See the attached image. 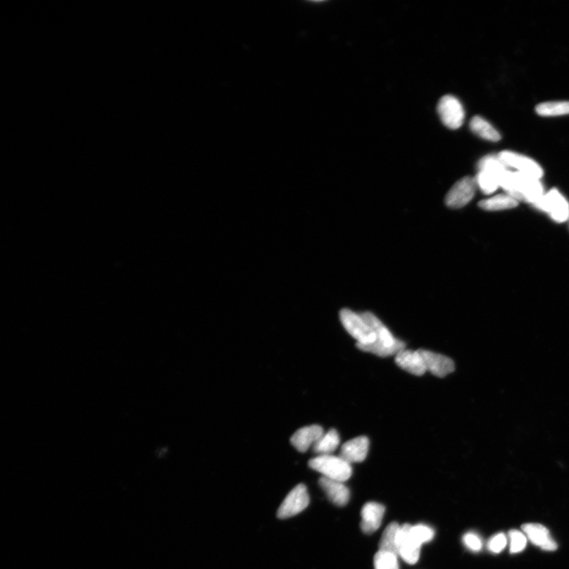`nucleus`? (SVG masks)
<instances>
[{"instance_id": "obj_10", "label": "nucleus", "mask_w": 569, "mask_h": 569, "mask_svg": "<svg viewBox=\"0 0 569 569\" xmlns=\"http://www.w3.org/2000/svg\"><path fill=\"white\" fill-rule=\"evenodd\" d=\"M498 157L507 168H513L516 172L526 174L530 177L540 179L542 177V168L538 163L525 155L517 154L513 151H504L498 154Z\"/></svg>"}, {"instance_id": "obj_17", "label": "nucleus", "mask_w": 569, "mask_h": 569, "mask_svg": "<svg viewBox=\"0 0 569 569\" xmlns=\"http://www.w3.org/2000/svg\"><path fill=\"white\" fill-rule=\"evenodd\" d=\"M396 363L404 370L415 376H423L427 370L424 360L419 351L403 350L396 355Z\"/></svg>"}, {"instance_id": "obj_4", "label": "nucleus", "mask_w": 569, "mask_h": 569, "mask_svg": "<svg viewBox=\"0 0 569 569\" xmlns=\"http://www.w3.org/2000/svg\"><path fill=\"white\" fill-rule=\"evenodd\" d=\"M310 468L329 480L344 482L352 475L351 464L340 456H318L308 462Z\"/></svg>"}, {"instance_id": "obj_13", "label": "nucleus", "mask_w": 569, "mask_h": 569, "mask_svg": "<svg viewBox=\"0 0 569 569\" xmlns=\"http://www.w3.org/2000/svg\"><path fill=\"white\" fill-rule=\"evenodd\" d=\"M385 513L383 504L377 502H368L361 509V528L366 534L376 532L382 523Z\"/></svg>"}, {"instance_id": "obj_5", "label": "nucleus", "mask_w": 569, "mask_h": 569, "mask_svg": "<svg viewBox=\"0 0 569 569\" xmlns=\"http://www.w3.org/2000/svg\"><path fill=\"white\" fill-rule=\"evenodd\" d=\"M340 320L346 332L357 340V344H371L377 340L376 334L361 313L344 308L341 310Z\"/></svg>"}, {"instance_id": "obj_27", "label": "nucleus", "mask_w": 569, "mask_h": 569, "mask_svg": "<svg viewBox=\"0 0 569 569\" xmlns=\"http://www.w3.org/2000/svg\"><path fill=\"white\" fill-rule=\"evenodd\" d=\"M507 545V538L506 536L504 535L503 533H499L490 539L488 542V549L489 551L493 552L494 554H499L503 551V549L506 548Z\"/></svg>"}, {"instance_id": "obj_2", "label": "nucleus", "mask_w": 569, "mask_h": 569, "mask_svg": "<svg viewBox=\"0 0 569 569\" xmlns=\"http://www.w3.org/2000/svg\"><path fill=\"white\" fill-rule=\"evenodd\" d=\"M361 315L376 334L377 340L371 344H356L359 350L376 354L381 358L390 357L404 350L406 347L404 342L394 338L389 330L376 315L370 312L362 313Z\"/></svg>"}, {"instance_id": "obj_26", "label": "nucleus", "mask_w": 569, "mask_h": 569, "mask_svg": "<svg viewBox=\"0 0 569 569\" xmlns=\"http://www.w3.org/2000/svg\"><path fill=\"white\" fill-rule=\"evenodd\" d=\"M510 552L518 554L523 551L527 546V536L516 530L509 532Z\"/></svg>"}, {"instance_id": "obj_14", "label": "nucleus", "mask_w": 569, "mask_h": 569, "mask_svg": "<svg viewBox=\"0 0 569 569\" xmlns=\"http://www.w3.org/2000/svg\"><path fill=\"white\" fill-rule=\"evenodd\" d=\"M523 533L535 546L546 551H554L558 549V544L552 539L548 529L539 523H526L522 526Z\"/></svg>"}, {"instance_id": "obj_24", "label": "nucleus", "mask_w": 569, "mask_h": 569, "mask_svg": "<svg viewBox=\"0 0 569 569\" xmlns=\"http://www.w3.org/2000/svg\"><path fill=\"white\" fill-rule=\"evenodd\" d=\"M375 569H399L398 556L378 551L374 557Z\"/></svg>"}, {"instance_id": "obj_25", "label": "nucleus", "mask_w": 569, "mask_h": 569, "mask_svg": "<svg viewBox=\"0 0 569 569\" xmlns=\"http://www.w3.org/2000/svg\"><path fill=\"white\" fill-rule=\"evenodd\" d=\"M411 532L413 539L422 546L424 543L431 542L433 538H434L435 535V532L433 531L432 528L424 525L412 526Z\"/></svg>"}, {"instance_id": "obj_21", "label": "nucleus", "mask_w": 569, "mask_h": 569, "mask_svg": "<svg viewBox=\"0 0 569 569\" xmlns=\"http://www.w3.org/2000/svg\"><path fill=\"white\" fill-rule=\"evenodd\" d=\"M400 527L396 522H392L387 525L379 543V551L398 556L397 540Z\"/></svg>"}, {"instance_id": "obj_22", "label": "nucleus", "mask_w": 569, "mask_h": 569, "mask_svg": "<svg viewBox=\"0 0 569 569\" xmlns=\"http://www.w3.org/2000/svg\"><path fill=\"white\" fill-rule=\"evenodd\" d=\"M519 202L516 199L508 194H502V195L482 200L478 206L484 211H496L516 208Z\"/></svg>"}, {"instance_id": "obj_18", "label": "nucleus", "mask_w": 569, "mask_h": 569, "mask_svg": "<svg viewBox=\"0 0 569 569\" xmlns=\"http://www.w3.org/2000/svg\"><path fill=\"white\" fill-rule=\"evenodd\" d=\"M320 487L333 504L338 506H345L350 501V490L344 482L329 480L322 477L319 480Z\"/></svg>"}, {"instance_id": "obj_15", "label": "nucleus", "mask_w": 569, "mask_h": 569, "mask_svg": "<svg viewBox=\"0 0 569 569\" xmlns=\"http://www.w3.org/2000/svg\"><path fill=\"white\" fill-rule=\"evenodd\" d=\"M370 448V439L362 436L354 438L342 446L340 456L349 463H361L365 460Z\"/></svg>"}, {"instance_id": "obj_8", "label": "nucleus", "mask_w": 569, "mask_h": 569, "mask_svg": "<svg viewBox=\"0 0 569 569\" xmlns=\"http://www.w3.org/2000/svg\"><path fill=\"white\" fill-rule=\"evenodd\" d=\"M477 187L474 177H465L458 180L446 196V205L454 209L463 208L474 198Z\"/></svg>"}, {"instance_id": "obj_9", "label": "nucleus", "mask_w": 569, "mask_h": 569, "mask_svg": "<svg viewBox=\"0 0 569 569\" xmlns=\"http://www.w3.org/2000/svg\"><path fill=\"white\" fill-rule=\"evenodd\" d=\"M309 501L307 487L305 484H300L284 498L277 510V517L280 519H287L299 514L308 506Z\"/></svg>"}, {"instance_id": "obj_20", "label": "nucleus", "mask_w": 569, "mask_h": 569, "mask_svg": "<svg viewBox=\"0 0 569 569\" xmlns=\"http://www.w3.org/2000/svg\"><path fill=\"white\" fill-rule=\"evenodd\" d=\"M340 444V437L337 430H331L323 433V435L316 442L313 449L315 454L318 456L332 455L338 449Z\"/></svg>"}, {"instance_id": "obj_6", "label": "nucleus", "mask_w": 569, "mask_h": 569, "mask_svg": "<svg viewBox=\"0 0 569 569\" xmlns=\"http://www.w3.org/2000/svg\"><path fill=\"white\" fill-rule=\"evenodd\" d=\"M548 213L556 223H565L569 219V204L557 189H552L533 205Z\"/></svg>"}, {"instance_id": "obj_16", "label": "nucleus", "mask_w": 569, "mask_h": 569, "mask_svg": "<svg viewBox=\"0 0 569 569\" xmlns=\"http://www.w3.org/2000/svg\"><path fill=\"white\" fill-rule=\"evenodd\" d=\"M325 431L321 426L313 425L297 430L291 437L290 442L300 452H306L319 441Z\"/></svg>"}, {"instance_id": "obj_11", "label": "nucleus", "mask_w": 569, "mask_h": 569, "mask_svg": "<svg viewBox=\"0 0 569 569\" xmlns=\"http://www.w3.org/2000/svg\"><path fill=\"white\" fill-rule=\"evenodd\" d=\"M411 527L406 523L400 527L397 540L398 556L406 563L415 565L419 560L422 545L413 539Z\"/></svg>"}, {"instance_id": "obj_19", "label": "nucleus", "mask_w": 569, "mask_h": 569, "mask_svg": "<svg viewBox=\"0 0 569 569\" xmlns=\"http://www.w3.org/2000/svg\"><path fill=\"white\" fill-rule=\"evenodd\" d=\"M470 128L472 132L483 139L498 142L501 139L500 133L482 116L476 115L472 118L470 122Z\"/></svg>"}, {"instance_id": "obj_12", "label": "nucleus", "mask_w": 569, "mask_h": 569, "mask_svg": "<svg viewBox=\"0 0 569 569\" xmlns=\"http://www.w3.org/2000/svg\"><path fill=\"white\" fill-rule=\"evenodd\" d=\"M425 362L427 371H430L435 377L442 378L454 372V361L446 356L434 352L418 350Z\"/></svg>"}, {"instance_id": "obj_1", "label": "nucleus", "mask_w": 569, "mask_h": 569, "mask_svg": "<svg viewBox=\"0 0 569 569\" xmlns=\"http://www.w3.org/2000/svg\"><path fill=\"white\" fill-rule=\"evenodd\" d=\"M500 187L517 201L534 205L544 195L540 179L508 170L501 178Z\"/></svg>"}, {"instance_id": "obj_7", "label": "nucleus", "mask_w": 569, "mask_h": 569, "mask_svg": "<svg viewBox=\"0 0 569 569\" xmlns=\"http://www.w3.org/2000/svg\"><path fill=\"white\" fill-rule=\"evenodd\" d=\"M437 112L443 124L452 130L460 128L464 122L465 113L460 101L451 95L442 96L439 101Z\"/></svg>"}, {"instance_id": "obj_23", "label": "nucleus", "mask_w": 569, "mask_h": 569, "mask_svg": "<svg viewBox=\"0 0 569 569\" xmlns=\"http://www.w3.org/2000/svg\"><path fill=\"white\" fill-rule=\"evenodd\" d=\"M535 111L539 115L546 116V118L568 115L569 101L543 102L536 106Z\"/></svg>"}, {"instance_id": "obj_3", "label": "nucleus", "mask_w": 569, "mask_h": 569, "mask_svg": "<svg viewBox=\"0 0 569 569\" xmlns=\"http://www.w3.org/2000/svg\"><path fill=\"white\" fill-rule=\"evenodd\" d=\"M477 169L478 173L475 177L476 184L486 195L496 191L504 174L508 170L498 155H487L482 158L477 164Z\"/></svg>"}, {"instance_id": "obj_28", "label": "nucleus", "mask_w": 569, "mask_h": 569, "mask_svg": "<svg viewBox=\"0 0 569 569\" xmlns=\"http://www.w3.org/2000/svg\"><path fill=\"white\" fill-rule=\"evenodd\" d=\"M463 542L464 545L472 551L478 552L482 548V542L480 536L473 532L465 534L463 537Z\"/></svg>"}]
</instances>
